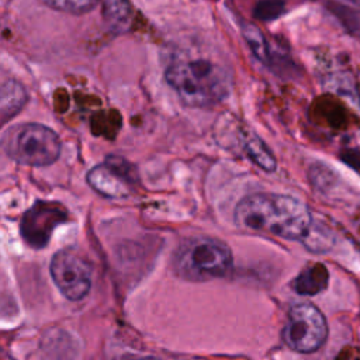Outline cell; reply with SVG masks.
I'll list each match as a JSON object with an SVG mask.
<instances>
[{
    "label": "cell",
    "mask_w": 360,
    "mask_h": 360,
    "mask_svg": "<svg viewBox=\"0 0 360 360\" xmlns=\"http://www.w3.org/2000/svg\"><path fill=\"white\" fill-rule=\"evenodd\" d=\"M231 249L221 240L194 236L183 240L174 256V273L187 281H210L225 277L232 269Z\"/></svg>",
    "instance_id": "obj_3"
},
{
    "label": "cell",
    "mask_w": 360,
    "mask_h": 360,
    "mask_svg": "<svg viewBox=\"0 0 360 360\" xmlns=\"http://www.w3.org/2000/svg\"><path fill=\"white\" fill-rule=\"evenodd\" d=\"M51 277L69 301L83 300L91 287V267L72 249L58 250L49 264Z\"/></svg>",
    "instance_id": "obj_6"
},
{
    "label": "cell",
    "mask_w": 360,
    "mask_h": 360,
    "mask_svg": "<svg viewBox=\"0 0 360 360\" xmlns=\"http://www.w3.org/2000/svg\"><path fill=\"white\" fill-rule=\"evenodd\" d=\"M243 37H245L249 48L255 53V56L260 62L269 65L271 60L270 49H269V45H267L263 34L253 24H246L243 27Z\"/></svg>",
    "instance_id": "obj_12"
},
{
    "label": "cell",
    "mask_w": 360,
    "mask_h": 360,
    "mask_svg": "<svg viewBox=\"0 0 360 360\" xmlns=\"http://www.w3.org/2000/svg\"><path fill=\"white\" fill-rule=\"evenodd\" d=\"M169 86L190 107H211L231 91V70L208 56L183 53L173 58L165 72Z\"/></svg>",
    "instance_id": "obj_2"
},
{
    "label": "cell",
    "mask_w": 360,
    "mask_h": 360,
    "mask_svg": "<svg viewBox=\"0 0 360 360\" xmlns=\"http://www.w3.org/2000/svg\"><path fill=\"white\" fill-rule=\"evenodd\" d=\"M281 338L294 352H316L328 338L326 319L323 314L309 302L292 305L288 311Z\"/></svg>",
    "instance_id": "obj_5"
},
{
    "label": "cell",
    "mask_w": 360,
    "mask_h": 360,
    "mask_svg": "<svg viewBox=\"0 0 360 360\" xmlns=\"http://www.w3.org/2000/svg\"><path fill=\"white\" fill-rule=\"evenodd\" d=\"M3 146L8 158L32 167L55 163L62 149L55 131L34 122L11 127L3 136Z\"/></svg>",
    "instance_id": "obj_4"
},
{
    "label": "cell",
    "mask_w": 360,
    "mask_h": 360,
    "mask_svg": "<svg viewBox=\"0 0 360 360\" xmlns=\"http://www.w3.org/2000/svg\"><path fill=\"white\" fill-rule=\"evenodd\" d=\"M235 222L249 231L302 242L314 221L308 207L285 194L256 193L235 207Z\"/></svg>",
    "instance_id": "obj_1"
},
{
    "label": "cell",
    "mask_w": 360,
    "mask_h": 360,
    "mask_svg": "<svg viewBox=\"0 0 360 360\" xmlns=\"http://www.w3.org/2000/svg\"><path fill=\"white\" fill-rule=\"evenodd\" d=\"M284 13L283 0H262L253 8V15L259 20H276Z\"/></svg>",
    "instance_id": "obj_15"
},
{
    "label": "cell",
    "mask_w": 360,
    "mask_h": 360,
    "mask_svg": "<svg viewBox=\"0 0 360 360\" xmlns=\"http://www.w3.org/2000/svg\"><path fill=\"white\" fill-rule=\"evenodd\" d=\"M28 100V94L21 83L14 79L4 80L1 84V97H0V115L1 124H6L14 115L20 112V110L25 105Z\"/></svg>",
    "instance_id": "obj_9"
},
{
    "label": "cell",
    "mask_w": 360,
    "mask_h": 360,
    "mask_svg": "<svg viewBox=\"0 0 360 360\" xmlns=\"http://www.w3.org/2000/svg\"><path fill=\"white\" fill-rule=\"evenodd\" d=\"M349 1H352V3H356V4H360V0H349Z\"/></svg>",
    "instance_id": "obj_17"
},
{
    "label": "cell",
    "mask_w": 360,
    "mask_h": 360,
    "mask_svg": "<svg viewBox=\"0 0 360 360\" xmlns=\"http://www.w3.org/2000/svg\"><path fill=\"white\" fill-rule=\"evenodd\" d=\"M329 10L333 11L338 18L342 20V22L349 27V28H353V30H357L360 28V14L357 11H354L353 8H349V7H345L339 3H330L329 4Z\"/></svg>",
    "instance_id": "obj_16"
},
{
    "label": "cell",
    "mask_w": 360,
    "mask_h": 360,
    "mask_svg": "<svg viewBox=\"0 0 360 360\" xmlns=\"http://www.w3.org/2000/svg\"><path fill=\"white\" fill-rule=\"evenodd\" d=\"M248 158L257 166H260L266 172L276 170V159L273 153L267 149V146L257 138H249L243 146Z\"/></svg>",
    "instance_id": "obj_11"
},
{
    "label": "cell",
    "mask_w": 360,
    "mask_h": 360,
    "mask_svg": "<svg viewBox=\"0 0 360 360\" xmlns=\"http://www.w3.org/2000/svg\"><path fill=\"white\" fill-rule=\"evenodd\" d=\"M68 210L59 202L37 201L24 214L20 222V233L24 242L34 248H45L56 226L68 221Z\"/></svg>",
    "instance_id": "obj_7"
},
{
    "label": "cell",
    "mask_w": 360,
    "mask_h": 360,
    "mask_svg": "<svg viewBox=\"0 0 360 360\" xmlns=\"http://www.w3.org/2000/svg\"><path fill=\"white\" fill-rule=\"evenodd\" d=\"M46 6L72 14H82L93 8L98 0H41Z\"/></svg>",
    "instance_id": "obj_14"
},
{
    "label": "cell",
    "mask_w": 360,
    "mask_h": 360,
    "mask_svg": "<svg viewBox=\"0 0 360 360\" xmlns=\"http://www.w3.org/2000/svg\"><path fill=\"white\" fill-rule=\"evenodd\" d=\"M328 278L329 274L326 267L321 263H316L300 273V276L292 283V288L301 295H315L326 288Z\"/></svg>",
    "instance_id": "obj_10"
},
{
    "label": "cell",
    "mask_w": 360,
    "mask_h": 360,
    "mask_svg": "<svg viewBox=\"0 0 360 360\" xmlns=\"http://www.w3.org/2000/svg\"><path fill=\"white\" fill-rule=\"evenodd\" d=\"M302 243L307 246V249H309L312 252H325V250L330 249V246L333 243V238L326 228L312 224V226H311L308 235L305 236V239L302 240Z\"/></svg>",
    "instance_id": "obj_13"
},
{
    "label": "cell",
    "mask_w": 360,
    "mask_h": 360,
    "mask_svg": "<svg viewBox=\"0 0 360 360\" xmlns=\"http://www.w3.org/2000/svg\"><path fill=\"white\" fill-rule=\"evenodd\" d=\"M138 181L135 167L118 156H108L103 163L87 173V183L93 190L107 198L120 200L132 193Z\"/></svg>",
    "instance_id": "obj_8"
}]
</instances>
